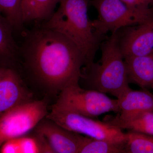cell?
Masks as SVG:
<instances>
[{
    "mask_svg": "<svg viewBox=\"0 0 153 153\" xmlns=\"http://www.w3.org/2000/svg\"><path fill=\"white\" fill-rule=\"evenodd\" d=\"M119 32L112 33L103 42L100 60L85 68L82 78L86 79L89 89L109 94L117 99L131 89L120 46Z\"/></svg>",
    "mask_w": 153,
    "mask_h": 153,
    "instance_id": "3",
    "label": "cell"
},
{
    "mask_svg": "<svg viewBox=\"0 0 153 153\" xmlns=\"http://www.w3.org/2000/svg\"><path fill=\"white\" fill-rule=\"evenodd\" d=\"M46 117L70 131L97 139L124 142L126 133L122 129L104 121L96 120L55 105Z\"/></svg>",
    "mask_w": 153,
    "mask_h": 153,
    "instance_id": "6",
    "label": "cell"
},
{
    "mask_svg": "<svg viewBox=\"0 0 153 153\" xmlns=\"http://www.w3.org/2000/svg\"><path fill=\"white\" fill-rule=\"evenodd\" d=\"M119 33V44L124 57L153 54V17L142 24L126 28Z\"/></svg>",
    "mask_w": 153,
    "mask_h": 153,
    "instance_id": "9",
    "label": "cell"
},
{
    "mask_svg": "<svg viewBox=\"0 0 153 153\" xmlns=\"http://www.w3.org/2000/svg\"><path fill=\"white\" fill-rule=\"evenodd\" d=\"M0 14L12 25L14 30H20L24 25L22 0H0Z\"/></svg>",
    "mask_w": 153,
    "mask_h": 153,
    "instance_id": "19",
    "label": "cell"
},
{
    "mask_svg": "<svg viewBox=\"0 0 153 153\" xmlns=\"http://www.w3.org/2000/svg\"><path fill=\"white\" fill-rule=\"evenodd\" d=\"M34 131L18 137L20 153H54L45 138Z\"/></svg>",
    "mask_w": 153,
    "mask_h": 153,
    "instance_id": "16",
    "label": "cell"
},
{
    "mask_svg": "<svg viewBox=\"0 0 153 153\" xmlns=\"http://www.w3.org/2000/svg\"><path fill=\"white\" fill-rule=\"evenodd\" d=\"M90 4L97 13L92 21L97 36L102 38L108 33H117L123 28L142 24L153 17V8L141 10L133 8L122 0H91Z\"/></svg>",
    "mask_w": 153,
    "mask_h": 153,
    "instance_id": "4",
    "label": "cell"
},
{
    "mask_svg": "<svg viewBox=\"0 0 153 153\" xmlns=\"http://www.w3.org/2000/svg\"><path fill=\"white\" fill-rule=\"evenodd\" d=\"M117 99L119 111L114 117L118 120H129L143 113L153 111V94L146 89H131Z\"/></svg>",
    "mask_w": 153,
    "mask_h": 153,
    "instance_id": "11",
    "label": "cell"
},
{
    "mask_svg": "<svg viewBox=\"0 0 153 153\" xmlns=\"http://www.w3.org/2000/svg\"><path fill=\"white\" fill-rule=\"evenodd\" d=\"M126 4L133 8L141 10H148L152 8L150 7L153 4V0H122Z\"/></svg>",
    "mask_w": 153,
    "mask_h": 153,
    "instance_id": "20",
    "label": "cell"
},
{
    "mask_svg": "<svg viewBox=\"0 0 153 153\" xmlns=\"http://www.w3.org/2000/svg\"><path fill=\"white\" fill-rule=\"evenodd\" d=\"M20 57L33 79L57 93L79 85L88 66L85 56L76 44L43 25L27 34L20 47Z\"/></svg>",
    "mask_w": 153,
    "mask_h": 153,
    "instance_id": "1",
    "label": "cell"
},
{
    "mask_svg": "<svg viewBox=\"0 0 153 153\" xmlns=\"http://www.w3.org/2000/svg\"><path fill=\"white\" fill-rule=\"evenodd\" d=\"M55 105L94 118L106 113L119 111L117 99L109 98L98 91L84 89L79 85L66 88L59 93Z\"/></svg>",
    "mask_w": 153,
    "mask_h": 153,
    "instance_id": "5",
    "label": "cell"
},
{
    "mask_svg": "<svg viewBox=\"0 0 153 153\" xmlns=\"http://www.w3.org/2000/svg\"><path fill=\"white\" fill-rule=\"evenodd\" d=\"M48 113L44 100H28L14 107L0 117V147L7 140L34 130Z\"/></svg>",
    "mask_w": 153,
    "mask_h": 153,
    "instance_id": "7",
    "label": "cell"
},
{
    "mask_svg": "<svg viewBox=\"0 0 153 153\" xmlns=\"http://www.w3.org/2000/svg\"><path fill=\"white\" fill-rule=\"evenodd\" d=\"M125 143L88 137L79 153H126Z\"/></svg>",
    "mask_w": 153,
    "mask_h": 153,
    "instance_id": "17",
    "label": "cell"
},
{
    "mask_svg": "<svg viewBox=\"0 0 153 153\" xmlns=\"http://www.w3.org/2000/svg\"><path fill=\"white\" fill-rule=\"evenodd\" d=\"M103 121L121 129L153 136V111L143 113L127 120H118L112 116H107Z\"/></svg>",
    "mask_w": 153,
    "mask_h": 153,
    "instance_id": "14",
    "label": "cell"
},
{
    "mask_svg": "<svg viewBox=\"0 0 153 153\" xmlns=\"http://www.w3.org/2000/svg\"><path fill=\"white\" fill-rule=\"evenodd\" d=\"M129 82L153 89V54L125 57Z\"/></svg>",
    "mask_w": 153,
    "mask_h": 153,
    "instance_id": "12",
    "label": "cell"
},
{
    "mask_svg": "<svg viewBox=\"0 0 153 153\" xmlns=\"http://www.w3.org/2000/svg\"><path fill=\"white\" fill-rule=\"evenodd\" d=\"M60 0H22L24 23L46 21L54 12Z\"/></svg>",
    "mask_w": 153,
    "mask_h": 153,
    "instance_id": "13",
    "label": "cell"
},
{
    "mask_svg": "<svg viewBox=\"0 0 153 153\" xmlns=\"http://www.w3.org/2000/svg\"><path fill=\"white\" fill-rule=\"evenodd\" d=\"M12 25L0 14V57L9 60H18L20 57V48L13 36Z\"/></svg>",
    "mask_w": 153,
    "mask_h": 153,
    "instance_id": "15",
    "label": "cell"
},
{
    "mask_svg": "<svg viewBox=\"0 0 153 153\" xmlns=\"http://www.w3.org/2000/svg\"><path fill=\"white\" fill-rule=\"evenodd\" d=\"M30 97L15 69L0 68V117L18 105L30 100Z\"/></svg>",
    "mask_w": 153,
    "mask_h": 153,
    "instance_id": "10",
    "label": "cell"
},
{
    "mask_svg": "<svg viewBox=\"0 0 153 153\" xmlns=\"http://www.w3.org/2000/svg\"><path fill=\"white\" fill-rule=\"evenodd\" d=\"M34 130L45 138L54 153H79L89 137L70 131L46 117Z\"/></svg>",
    "mask_w": 153,
    "mask_h": 153,
    "instance_id": "8",
    "label": "cell"
},
{
    "mask_svg": "<svg viewBox=\"0 0 153 153\" xmlns=\"http://www.w3.org/2000/svg\"><path fill=\"white\" fill-rule=\"evenodd\" d=\"M90 0H60L58 10L43 26L66 36L82 51L88 66L93 63L101 38L97 36L89 19Z\"/></svg>",
    "mask_w": 153,
    "mask_h": 153,
    "instance_id": "2",
    "label": "cell"
},
{
    "mask_svg": "<svg viewBox=\"0 0 153 153\" xmlns=\"http://www.w3.org/2000/svg\"><path fill=\"white\" fill-rule=\"evenodd\" d=\"M126 134V153H153V136L132 131Z\"/></svg>",
    "mask_w": 153,
    "mask_h": 153,
    "instance_id": "18",
    "label": "cell"
}]
</instances>
